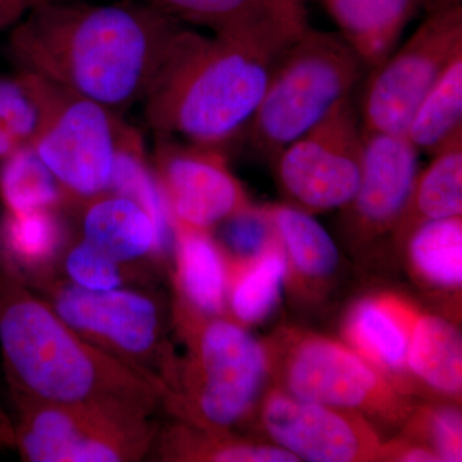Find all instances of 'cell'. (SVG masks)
<instances>
[{"label":"cell","instance_id":"cell-25","mask_svg":"<svg viewBox=\"0 0 462 462\" xmlns=\"http://www.w3.org/2000/svg\"><path fill=\"white\" fill-rule=\"evenodd\" d=\"M62 224L54 211L8 212L0 226V248L23 272L41 273L63 248Z\"/></svg>","mask_w":462,"mask_h":462},{"label":"cell","instance_id":"cell-34","mask_svg":"<svg viewBox=\"0 0 462 462\" xmlns=\"http://www.w3.org/2000/svg\"><path fill=\"white\" fill-rule=\"evenodd\" d=\"M29 0H0V23L17 17Z\"/></svg>","mask_w":462,"mask_h":462},{"label":"cell","instance_id":"cell-10","mask_svg":"<svg viewBox=\"0 0 462 462\" xmlns=\"http://www.w3.org/2000/svg\"><path fill=\"white\" fill-rule=\"evenodd\" d=\"M365 136L352 96L282 148L273 162L282 190L312 214L340 208L360 187Z\"/></svg>","mask_w":462,"mask_h":462},{"label":"cell","instance_id":"cell-8","mask_svg":"<svg viewBox=\"0 0 462 462\" xmlns=\"http://www.w3.org/2000/svg\"><path fill=\"white\" fill-rule=\"evenodd\" d=\"M42 80V121L32 148L69 199L83 202L109 191L127 124L100 103Z\"/></svg>","mask_w":462,"mask_h":462},{"label":"cell","instance_id":"cell-5","mask_svg":"<svg viewBox=\"0 0 462 462\" xmlns=\"http://www.w3.org/2000/svg\"><path fill=\"white\" fill-rule=\"evenodd\" d=\"M365 69L340 36L307 27L273 67L247 130L252 147L273 161L351 97Z\"/></svg>","mask_w":462,"mask_h":462},{"label":"cell","instance_id":"cell-12","mask_svg":"<svg viewBox=\"0 0 462 462\" xmlns=\"http://www.w3.org/2000/svg\"><path fill=\"white\" fill-rule=\"evenodd\" d=\"M294 397L343 410L393 411L394 393L372 365L339 343L303 339L289 356L284 369Z\"/></svg>","mask_w":462,"mask_h":462},{"label":"cell","instance_id":"cell-29","mask_svg":"<svg viewBox=\"0 0 462 462\" xmlns=\"http://www.w3.org/2000/svg\"><path fill=\"white\" fill-rule=\"evenodd\" d=\"M256 263L239 273L231 289V309L240 321L254 324L272 314L281 298L287 261L270 245Z\"/></svg>","mask_w":462,"mask_h":462},{"label":"cell","instance_id":"cell-28","mask_svg":"<svg viewBox=\"0 0 462 462\" xmlns=\"http://www.w3.org/2000/svg\"><path fill=\"white\" fill-rule=\"evenodd\" d=\"M410 256L416 270L434 284L461 285V216L419 225L411 233Z\"/></svg>","mask_w":462,"mask_h":462},{"label":"cell","instance_id":"cell-33","mask_svg":"<svg viewBox=\"0 0 462 462\" xmlns=\"http://www.w3.org/2000/svg\"><path fill=\"white\" fill-rule=\"evenodd\" d=\"M212 461L218 462H296L297 456L285 448L227 442L221 439Z\"/></svg>","mask_w":462,"mask_h":462},{"label":"cell","instance_id":"cell-37","mask_svg":"<svg viewBox=\"0 0 462 462\" xmlns=\"http://www.w3.org/2000/svg\"><path fill=\"white\" fill-rule=\"evenodd\" d=\"M5 446H12V422L0 416V449Z\"/></svg>","mask_w":462,"mask_h":462},{"label":"cell","instance_id":"cell-15","mask_svg":"<svg viewBox=\"0 0 462 462\" xmlns=\"http://www.w3.org/2000/svg\"><path fill=\"white\" fill-rule=\"evenodd\" d=\"M166 16L217 35L296 39L307 29L302 0H142Z\"/></svg>","mask_w":462,"mask_h":462},{"label":"cell","instance_id":"cell-11","mask_svg":"<svg viewBox=\"0 0 462 462\" xmlns=\"http://www.w3.org/2000/svg\"><path fill=\"white\" fill-rule=\"evenodd\" d=\"M153 169L173 224L209 230L249 206L220 148L158 136Z\"/></svg>","mask_w":462,"mask_h":462},{"label":"cell","instance_id":"cell-20","mask_svg":"<svg viewBox=\"0 0 462 462\" xmlns=\"http://www.w3.org/2000/svg\"><path fill=\"white\" fill-rule=\"evenodd\" d=\"M109 191L133 199L151 216L158 234V256L173 252L175 224L169 203L153 167L149 166L142 135L130 125L121 138Z\"/></svg>","mask_w":462,"mask_h":462},{"label":"cell","instance_id":"cell-7","mask_svg":"<svg viewBox=\"0 0 462 462\" xmlns=\"http://www.w3.org/2000/svg\"><path fill=\"white\" fill-rule=\"evenodd\" d=\"M12 446L26 462H135L148 457L158 427L151 418L14 400Z\"/></svg>","mask_w":462,"mask_h":462},{"label":"cell","instance_id":"cell-23","mask_svg":"<svg viewBox=\"0 0 462 462\" xmlns=\"http://www.w3.org/2000/svg\"><path fill=\"white\" fill-rule=\"evenodd\" d=\"M407 366L430 387L456 394L462 385L460 334L445 319L421 316L413 320Z\"/></svg>","mask_w":462,"mask_h":462},{"label":"cell","instance_id":"cell-14","mask_svg":"<svg viewBox=\"0 0 462 462\" xmlns=\"http://www.w3.org/2000/svg\"><path fill=\"white\" fill-rule=\"evenodd\" d=\"M360 187L349 220L364 236L397 226L419 173V152L403 134H364Z\"/></svg>","mask_w":462,"mask_h":462},{"label":"cell","instance_id":"cell-32","mask_svg":"<svg viewBox=\"0 0 462 462\" xmlns=\"http://www.w3.org/2000/svg\"><path fill=\"white\" fill-rule=\"evenodd\" d=\"M430 434L440 461L457 462L462 457L460 413L454 409H440L430 418Z\"/></svg>","mask_w":462,"mask_h":462},{"label":"cell","instance_id":"cell-13","mask_svg":"<svg viewBox=\"0 0 462 462\" xmlns=\"http://www.w3.org/2000/svg\"><path fill=\"white\" fill-rule=\"evenodd\" d=\"M263 424L278 445L300 460H364L376 448L372 431L338 409L273 393L263 409Z\"/></svg>","mask_w":462,"mask_h":462},{"label":"cell","instance_id":"cell-24","mask_svg":"<svg viewBox=\"0 0 462 462\" xmlns=\"http://www.w3.org/2000/svg\"><path fill=\"white\" fill-rule=\"evenodd\" d=\"M266 211L275 236L300 273L322 278L334 272L339 260L338 248L311 214L293 206H275Z\"/></svg>","mask_w":462,"mask_h":462},{"label":"cell","instance_id":"cell-31","mask_svg":"<svg viewBox=\"0 0 462 462\" xmlns=\"http://www.w3.org/2000/svg\"><path fill=\"white\" fill-rule=\"evenodd\" d=\"M221 224L224 245L238 260H256L272 245L275 230L266 209L260 211L248 206Z\"/></svg>","mask_w":462,"mask_h":462},{"label":"cell","instance_id":"cell-18","mask_svg":"<svg viewBox=\"0 0 462 462\" xmlns=\"http://www.w3.org/2000/svg\"><path fill=\"white\" fill-rule=\"evenodd\" d=\"M176 282L185 302L207 316L220 314L226 294L223 254L207 230L175 224Z\"/></svg>","mask_w":462,"mask_h":462},{"label":"cell","instance_id":"cell-2","mask_svg":"<svg viewBox=\"0 0 462 462\" xmlns=\"http://www.w3.org/2000/svg\"><path fill=\"white\" fill-rule=\"evenodd\" d=\"M0 349L12 400L151 418L162 403L143 374L66 324L0 248Z\"/></svg>","mask_w":462,"mask_h":462},{"label":"cell","instance_id":"cell-27","mask_svg":"<svg viewBox=\"0 0 462 462\" xmlns=\"http://www.w3.org/2000/svg\"><path fill=\"white\" fill-rule=\"evenodd\" d=\"M44 80L32 72L0 79V161L32 147L41 126Z\"/></svg>","mask_w":462,"mask_h":462},{"label":"cell","instance_id":"cell-30","mask_svg":"<svg viewBox=\"0 0 462 462\" xmlns=\"http://www.w3.org/2000/svg\"><path fill=\"white\" fill-rule=\"evenodd\" d=\"M67 281L88 291H106L123 287L124 266L80 239L60 251Z\"/></svg>","mask_w":462,"mask_h":462},{"label":"cell","instance_id":"cell-19","mask_svg":"<svg viewBox=\"0 0 462 462\" xmlns=\"http://www.w3.org/2000/svg\"><path fill=\"white\" fill-rule=\"evenodd\" d=\"M411 315L394 300H365L346 321V337L370 363L389 372L407 366Z\"/></svg>","mask_w":462,"mask_h":462},{"label":"cell","instance_id":"cell-9","mask_svg":"<svg viewBox=\"0 0 462 462\" xmlns=\"http://www.w3.org/2000/svg\"><path fill=\"white\" fill-rule=\"evenodd\" d=\"M462 54V5L427 14L400 50L372 69L360 105L364 134H404L419 103Z\"/></svg>","mask_w":462,"mask_h":462},{"label":"cell","instance_id":"cell-21","mask_svg":"<svg viewBox=\"0 0 462 462\" xmlns=\"http://www.w3.org/2000/svg\"><path fill=\"white\" fill-rule=\"evenodd\" d=\"M430 156L462 139V54L452 60L419 103L403 134Z\"/></svg>","mask_w":462,"mask_h":462},{"label":"cell","instance_id":"cell-17","mask_svg":"<svg viewBox=\"0 0 462 462\" xmlns=\"http://www.w3.org/2000/svg\"><path fill=\"white\" fill-rule=\"evenodd\" d=\"M81 239L118 263L157 254L158 234L151 216L115 191L83 200Z\"/></svg>","mask_w":462,"mask_h":462},{"label":"cell","instance_id":"cell-22","mask_svg":"<svg viewBox=\"0 0 462 462\" xmlns=\"http://www.w3.org/2000/svg\"><path fill=\"white\" fill-rule=\"evenodd\" d=\"M462 212V139L434 154L430 165L416 176L397 226L457 217Z\"/></svg>","mask_w":462,"mask_h":462},{"label":"cell","instance_id":"cell-16","mask_svg":"<svg viewBox=\"0 0 462 462\" xmlns=\"http://www.w3.org/2000/svg\"><path fill=\"white\" fill-rule=\"evenodd\" d=\"M365 69L382 65L425 0H320Z\"/></svg>","mask_w":462,"mask_h":462},{"label":"cell","instance_id":"cell-4","mask_svg":"<svg viewBox=\"0 0 462 462\" xmlns=\"http://www.w3.org/2000/svg\"><path fill=\"white\" fill-rule=\"evenodd\" d=\"M179 321L188 343L162 403L191 427L224 433L245 418L256 400L266 355L256 339L234 322L207 319L185 303Z\"/></svg>","mask_w":462,"mask_h":462},{"label":"cell","instance_id":"cell-36","mask_svg":"<svg viewBox=\"0 0 462 462\" xmlns=\"http://www.w3.org/2000/svg\"><path fill=\"white\" fill-rule=\"evenodd\" d=\"M458 5H462V0H425L424 9L427 14H431V12L458 7Z\"/></svg>","mask_w":462,"mask_h":462},{"label":"cell","instance_id":"cell-3","mask_svg":"<svg viewBox=\"0 0 462 462\" xmlns=\"http://www.w3.org/2000/svg\"><path fill=\"white\" fill-rule=\"evenodd\" d=\"M293 41L182 29L143 98L149 127L157 136L223 149L248 130Z\"/></svg>","mask_w":462,"mask_h":462},{"label":"cell","instance_id":"cell-1","mask_svg":"<svg viewBox=\"0 0 462 462\" xmlns=\"http://www.w3.org/2000/svg\"><path fill=\"white\" fill-rule=\"evenodd\" d=\"M182 27L145 3L32 5L11 35V53L32 72L112 111L144 98Z\"/></svg>","mask_w":462,"mask_h":462},{"label":"cell","instance_id":"cell-35","mask_svg":"<svg viewBox=\"0 0 462 462\" xmlns=\"http://www.w3.org/2000/svg\"><path fill=\"white\" fill-rule=\"evenodd\" d=\"M401 460L402 461H412V462H422V461H440L437 454L425 448H411L407 452H403L401 455Z\"/></svg>","mask_w":462,"mask_h":462},{"label":"cell","instance_id":"cell-6","mask_svg":"<svg viewBox=\"0 0 462 462\" xmlns=\"http://www.w3.org/2000/svg\"><path fill=\"white\" fill-rule=\"evenodd\" d=\"M27 282L72 329L143 374L163 397L176 358L167 343L165 312L156 297L123 288L88 291L42 273L36 284Z\"/></svg>","mask_w":462,"mask_h":462},{"label":"cell","instance_id":"cell-26","mask_svg":"<svg viewBox=\"0 0 462 462\" xmlns=\"http://www.w3.org/2000/svg\"><path fill=\"white\" fill-rule=\"evenodd\" d=\"M0 163V197L8 212L54 211L66 199L56 176L32 147Z\"/></svg>","mask_w":462,"mask_h":462}]
</instances>
